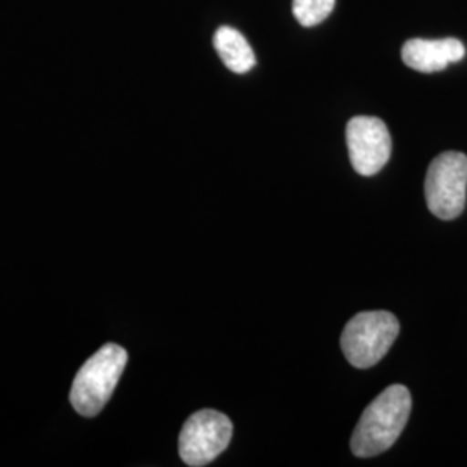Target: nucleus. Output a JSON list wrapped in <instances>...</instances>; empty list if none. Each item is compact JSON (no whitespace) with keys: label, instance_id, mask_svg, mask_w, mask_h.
Masks as SVG:
<instances>
[{"label":"nucleus","instance_id":"423d86ee","mask_svg":"<svg viewBox=\"0 0 467 467\" xmlns=\"http://www.w3.org/2000/svg\"><path fill=\"white\" fill-rule=\"evenodd\" d=\"M347 144L357 173L372 177L391 156V135L381 118L355 117L347 125Z\"/></svg>","mask_w":467,"mask_h":467},{"label":"nucleus","instance_id":"f257e3e1","mask_svg":"<svg viewBox=\"0 0 467 467\" xmlns=\"http://www.w3.org/2000/svg\"><path fill=\"white\" fill-rule=\"evenodd\" d=\"M412 410L410 391L393 384L368 405L358 419L351 436V451L357 457L368 459L393 447L399 440Z\"/></svg>","mask_w":467,"mask_h":467},{"label":"nucleus","instance_id":"7ed1b4c3","mask_svg":"<svg viewBox=\"0 0 467 467\" xmlns=\"http://www.w3.org/2000/svg\"><path fill=\"white\" fill-rule=\"evenodd\" d=\"M400 333V322L391 312H360L350 318L341 334V350L353 368L376 366Z\"/></svg>","mask_w":467,"mask_h":467},{"label":"nucleus","instance_id":"6e6552de","mask_svg":"<svg viewBox=\"0 0 467 467\" xmlns=\"http://www.w3.org/2000/svg\"><path fill=\"white\" fill-rule=\"evenodd\" d=\"M213 46L223 65L237 75L248 73L256 65V57L248 40L235 28L220 26L213 36Z\"/></svg>","mask_w":467,"mask_h":467},{"label":"nucleus","instance_id":"39448f33","mask_svg":"<svg viewBox=\"0 0 467 467\" xmlns=\"http://www.w3.org/2000/svg\"><path fill=\"white\" fill-rule=\"evenodd\" d=\"M234 426L225 414L204 409L185 420L179 436V453L187 466L201 467L213 462L233 438Z\"/></svg>","mask_w":467,"mask_h":467},{"label":"nucleus","instance_id":"f03ea898","mask_svg":"<svg viewBox=\"0 0 467 467\" xmlns=\"http://www.w3.org/2000/svg\"><path fill=\"white\" fill-rule=\"evenodd\" d=\"M127 350L108 343L96 351L77 372L69 401L84 418H96L113 397L118 381L127 368Z\"/></svg>","mask_w":467,"mask_h":467},{"label":"nucleus","instance_id":"20e7f679","mask_svg":"<svg viewBox=\"0 0 467 467\" xmlns=\"http://www.w3.org/2000/svg\"><path fill=\"white\" fill-rule=\"evenodd\" d=\"M467 156L447 150L434 158L426 173L424 194L430 212L440 220L461 217L466 208Z\"/></svg>","mask_w":467,"mask_h":467},{"label":"nucleus","instance_id":"1a4fd4ad","mask_svg":"<svg viewBox=\"0 0 467 467\" xmlns=\"http://www.w3.org/2000/svg\"><path fill=\"white\" fill-rule=\"evenodd\" d=\"M336 0H293V15L301 26H316L333 13Z\"/></svg>","mask_w":467,"mask_h":467},{"label":"nucleus","instance_id":"0eeeda50","mask_svg":"<svg viewBox=\"0 0 467 467\" xmlns=\"http://www.w3.org/2000/svg\"><path fill=\"white\" fill-rule=\"evenodd\" d=\"M464 54V44L457 38H410L401 47L403 63L420 73L443 71L451 63H459Z\"/></svg>","mask_w":467,"mask_h":467}]
</instances>
